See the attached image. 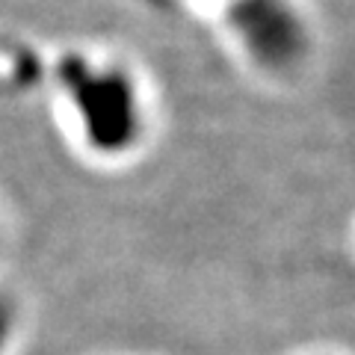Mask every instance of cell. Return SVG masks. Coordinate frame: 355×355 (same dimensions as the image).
Returning a JSON list of instances; mask_svg holds the SVG:
<instances>
[{
	"mask_svg": "<svg viewBox=\"0 0 355 355\" xmlns=\"http://www.w3.org/2000/svg\"><path fill=\"white\" fill-rule=\"evenodd\" d=\"M62 83L86 142L101 154H121L137 146L142 101L137 83L116 65H89L83 57L62 62Z\"/></svg>",
	"mask_w": 355,
	"mask_h": 355,
	"instance_id": "1",
	"label": "cell"
},
{
	"mask_svg": "<svg viewBox=\"0 0 355 355\" xmlns=\"http://www.w3.org/2000/svg\"><path fill=\"white\" fill-rule=\"evenodd\" d=\"M154 3H163V0H154Z\"/></svg>",
	"mask_w": 355,
	"mask_h": 355,
	"instance_id": "4",
	"label": "cell"
},
{
	"mask_svg": "<svg viewBox=\"0 0 355 355\" xmlns=\"http://www.w3.org/2000/svg\"><path fill=\"white\" fill-rule=\"evenodd\" d=\"M6 335H9V308L0 302V349H3V343H6Z\"/></svg>",
	"mask_w": 355,
	"mask_h": 355,
	"instance_id": "3",
	"label": "cell"
},
{
	"mask_svg": "<svg viewBox=\"0 0 355 355\" xmlns=\"http://www.w3.org/2000/svg\"><path fill=\"white\" fill-rule=\"evenodd\" d=\"M225 24L261 71H291L308 53V24L293 0H225Z\"/></svg>",
	"mask_w": 355,
	"mask_h": 355,
	"instance_id": "2",
	"label": "cell"
}]
</instances>
